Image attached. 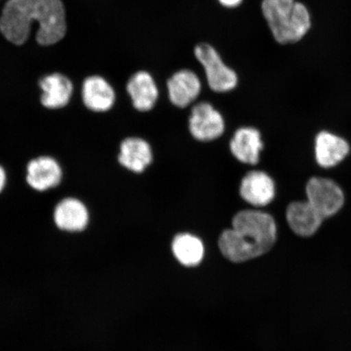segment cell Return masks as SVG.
I'll use <instances>...</instances> for the list:
<instances>
[{
	"mask_svg": "<svg viewBox=\"0 0 351 351\" xmlns=\"http://www.w3.org/2000/svg\"><path fill=\"white\" fill-rule=\"evenodd\" d=\"M34 21L41 45H52L64 37L65 11L60 0H10L0 16V32L8 41L21 45L27 41Z\"/></svg>",
	"mask_w": 351,
	"mask_h": 351,
	"instance_id": "1",
	"label": "cell"
},
{
	"mask_svg": "<svg viewBox=\"0 0 351 351\" xmlns=\"http://www.w3.org/2000/svg\"><path fill=\"white\" fill-rule=\"evenodd\" d=\"M276 240V226L269 214L245 210L235 215L232 229L219 237V247L227 260L243 263L269 252Z\"/></svg>",
	"mask_w": 351,
	"mask_h": 351,
	"instance_id": "2",
	"label": "cell"
},
{
	"mask_svg": "<svg viewBox=\"0 0 351 351\" xmlns=\"http://www.w3.org/2000/svg\"><path fill=\"white\" fill-rule=\"evenodd\" d=\"M262 11L276 41L280 44L301 40L311 27L308 10L295 0H263Z\"/></svg>",
	"mask_w": 351,
	"mask_h": 351,
	"instance_id": "3",
	"label": "cell"
},
{
	"mask_svg": "<svg viewBox=\"0 0 351 351\" xmlns=\"http://www.w3.org/2000/svg\"><path fill=\"white\" fill-rule=\"evenodd\" d=\"M195 55L204 66L208 85L215 92H227L238 84V76L234 70L223 62L221 57L212 46L202 43L195 47Z\"/></svg>",
	"mask_w": 351,
	"mask_h": 351,
	"instance_id": "4",
	"label": "cell"
},
{
	"mask_svg": "<svg viewBox=\"0 0 351 351\" xmlns=\"http://www.w3.org/2000/svg\"><path fill=\"white\" fill-rule=\"evenodd\" d=\"M307 202L323 219L330 217L341 208L344 194L332 180L313 178L306 184Z\"/></svg>",
	"mask_w": 351,
	"mask_h": 351,
	"instance_id": "5",
	"label": "cell"
},
{
	"mask_svg": "<svg viewBox=\"0 0 351 351\" xmlns=\"http://www.w3.org/2000/svg\"><path fill=\"white\" fill-rule=\"evenodd\" d=\"M190 130L193 137L199 141H212L221 136L225 130V122L212 105L200 103L192 109Z\"/></svg>",
	"mask_w": 351,
	"mask_h": 351,
	"instance_id": "6",
	"label": "cell"
},
{
	"mask_svg": "<svg viewBox=\"0 0 351 351\" xmlns=\"http://www.w3.org/2000/svg\"><path fill=\"white\" fill-rule=\"evenodd\" d=\"M26 182L34 191L43 192L58 186L62 181V169L51 156H40L27 165Z\"/></svg>",
	"mask_w": 351,
	"mask_h": 351,
	"instance_id": "7",
	"label": "cell"
},
{
	"mask_svg": "<svg viewBox=\"0 0 351 351\" xmlns=\"http://www.w3.org/2000/svg\"><path fill=\"white\" fill-rule=\"evenodd\" d=\"M53 218L59 230L79 232L86 229L89 223V213L82 201L69 197L60 201L56 206Z\"/></svg>",
	"mask_w": 351,
	"mask_h": 351,
	"instance_id": "8",
	"label": "cell"
},
{
	"mask_svg": "<svg viewBox=\"0 0 351 351\" xmlns=\"http://www.w3.org/2000/svg\"><path fill=\"white\" fill-rule=\"evenodd\" d=\"M240 195L248 204L265 207L274 199L273 179L261 171H253L245 176L241 183Z\"/></svg>",
	"mask_w": 351,
	"mask_h": 351,
	"instance_id": "9",
	"label": "cell"
},
{
	"mask_svg": "<svg viewBox=\"0 0 351 351\" xmlns=\"http://www.w3.org/2000/svg\"><path fill=\"white\" fill-rule=\"evenodd\" d=\"M171 102L178 108H186L197 99L201 91L199 77L191 70H181L168 81Z\"/></svg>",
	"mask_w": 351,
	"mask_h": 351,
	"instance_id": "10",
	"label": "cell"
},
{
	"mask_svg": "<svg viewBox=\"0 0 351 351\" xmlns=\"http://www.w3.org/2000/svg\"><path fill=\"white\" fill-rule=\"evenodd\" d=\"M287 219L291 229L301 237L315 234L324 219L307 201L293 202L289 204Z\"/></svg>",
	"mask_w": 351,
	"mask_h": 351,
	"instance_id": "11",
	"label": "cell"
},
{
	"mask_svg": "<svg viewBox=\"0 0 351 351\" xmlns=\"http://www.w3.org/2000/svg\"><path fill=\"white\" fill-rule=\"evenodd\" d=\"M115 92L104 78L99 76L86 79L82 88V99L88 109L93 112H107L115 103Z\"/></svg>",
	"mask_w": 351,
	"mask_h": 351,
	"instance_id": "12",
	"label": "cell"
},
{
	"mask_svg": "<svg viewBox=\"0 0 351 351\" xmlns=\"http://www.w3.org/2000/svg\"><path fill=\"white\" fill-rule=\"evenodd\" d=\"M127 91L134 108L140 112L150 111L159 95L155 81L150 73L145 71L136 73L130 77L127 83Z\"/></svg>",
	"mask_w": 351,
	"mask_h": 351,
	"instance_id": "13",
	"label": "cell"
},
{
	"mask_svg": "<svg viewBox=\"0 0 351 351\" xmlns=\"http://www.w3.org/2000/svg\"><path fill=\"white\" fill-rule=\"evenodd\" d=\"M43 90L41 103L48 109H60L69 103L73 84L68 77L59 73L43 77L39 83Z\"/></svg>",
	"mask_w": 351,
	"mask_h": 351,
	"instance_id": "14",
	"label": "cell"
},
{
	"mask_svg": "<svg viewBox=\"0 0 351 351\" xmlns=\"http://www.w3.org/2000/svg\"><path fill=\"white\" fill-rule=\"evenodd\" d=\"M263 142L260 132L253 128L237 130L230 142V150L237 159L244 164L256 165L260 160Z\"/></svg>",
	"mask_w": 351,
	"mask_h": 351,
	"instance_id": "15",
	"label": "cell"
},
{
	"mask_svg": "<svg viewBox=\"0 0 351 351\" xmlns=\"http://www.w3.org/2000/svg\"><path fill=\"white\" fill-rule=\"evenodd\" d=\"M349 151V145L343 138L328 132H322L315 139V158L323 168H331L339 164Z\"/></svg>",
	"mask_w": 351,
	"mask_h": 351,
	"instance_id": "16",
	"label": "cell"
},
{
	"mask_svg": "<svg viewBox=\"0 0 351 351\" xmlns=\"http://www.w3.org/2000/svg\"><path fill=\"white\" fill-rule=\"evenodd\" d=\"M120 164L134 173H142L152 163L151 147L143 139L126 138L121 144Z\"/></svg>",
	"mask_w": 351,
	"mask_h": 351,
	"instance_id": "17",
	"label": "cell"
},
{
	"mask_svg": "<svg viewBox=\"0 0 351 351\" xmlns=\"http://www.w3.org/2000/svg\"><path fill=\"white\" fill-rule=\"evenodd\" d=\"M172 249L177 260L186 267H195L199 265L204 256L203 243L197 237L190 234H181L176 236L173 241Z\"/></svg>",
	"mask_w": 351,
	"mask_h": 351,
	"instance_id": "18",
	"label": "cell"
},
{
	"mask_svg": "<svg viewBox=\"0 0 351 351\" xmlns=\"http://www.w3.org/2000/svg\"><path fill=\"white\" fill-rule=\"evenodd\" d=\"M6 183L7 173L5 172V169L0 165V193H1L4 190V188H5Z\"/></svg>",
	"mask_w": 351,
	"mask_h": 351,
	"instance_id": "19",
	"label": "cell"
},
{
	"mask_svg": "<svg viewBox=\"0 0 351 351\" xmlns=\"http://www.w3.org/2000/svg\"><path fill=\"white\" fill-rule=\"evenodd\" d=\"M222 5L228 8H235L240 5L243 0H219Z\"/></svg>",
	"mask_w": 351,
	"mask_h": 351,
	"instance_id": "20",
	"label": "cell"
}]
</instances>
